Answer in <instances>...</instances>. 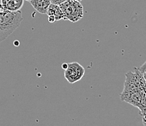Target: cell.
I'll list each match as a JSON object with an SVG mask.
<instances>
[{"mask_svg": "<svg viewBox=\"0 0 146 126\" xmlns=\"http://www.w3.org/2000/svg\"><path fill=\"white\" fill-rule=\"evenodd\" d=\"M64 14L65 20L76 22L84 17V8L77 0H67L60 5Z\"/></svg>", "mask_w": 146, "mask_h": 126, "instance_id": "2", "label": "cell"}, {"mask_svg": "<svg viewBox=\"0 0 146 126\" xmlns=\"http://www.w3.org/2000/svg\"><path fill=\"white\" fill-rule=\"evenodd\" d=\"M85 70L83 66L76 62L68 63L67 68L65 70L64 77L69 83H75L83 78Z\"/></svg>", "mask_w": 146, "mask_h": 126, "instance_id": "3", "label": "cell"}, {"mask_svg": "<svg viewBox=\"0 0 146 126\" xmlns=\"http://www.w3.org/2000/svg\"><path fill=\"white\" fill-rule=\"evenodd\" d=\"M143 77H144L145 80V81H146V72L143 73Z\"/></svg>", "mask_w": 146, "mask_h": 126, "instance_id": "13", "label": "cell"}, {"mask_svg": "<svg viewBox=\"0 0 146 126\" xmlns=\"http://www.w3.org/2000/svg\"><path fill=\"white\" fill-rule=\"evenodd\" d=\"M29 2L34 10L41 14H47L49 7L52 4L50 0H31Z\"/></svg>", "mask_w": 146, "mask_h": 126, "instance_id": "5", "label": "cell"}, {"mask_svg": "<svg viewBox=\"0 0 146 126\" xmlns=\"http://www.w3.org/2000/svg\"><path fill=\"white\" fill-rule=\"evenodd\" d=\"M142 122H143V124L144 126H146V115L144 116H142Z\"/></svg>", "mask_w": 146, "mask_h": 126, "instance_id": "10", "label": "cell"}, {"mask_svg": "<svg viewBox=\"0 0 146 126\" xmlns=\"http://www.w3.org/2000/svg\"><path fill=\"white\" fill-rule=\"evenodd\" d=\"M68 63H63V64L62 65V67H63V69L66 70V69L68 67Z\"/></svg>", "mask_w": 146, "mask_h": 126, "instance_id": "11", "label": "cell"}, {"mask_svg": "<svg viewBox=\"0 0 146 126\" xmlns=\"http://www.w3.org/2000/svg\"><path fill=\"white\" fill-rule=\"evenodd\" d=\"M47 15L54 17L56 21H59L61 20L65 19L64 14H63V10L60 8V5L51 4L50 7H49Z\"/></svg>", "mask_w": 146, "mask_h": 126, "instance_id": "6", "label": "cell"}, {"mask_svg": "<svg viewBox=\"0 0 146 126\" xmlns=\"http://www.w3.org/2000/svg\"><path fill=\"white\" fill-rule=\"evenodd\" d=\"M24 0H1V5L5 10L11 12L20 11L23 6Z\"/></svg>", "mask_w": 146, "mask_h": 126, "instance_id": "4", "label": "cell"}, {"mask_svg": "<svg viewBox=\"0 0 146 126\" xmlns=\"http://www.w3.org/2000/svg\"><path fill=\"white\" fill-rule=\"evenodd\" d=\"M23 19L21 11L11 12L5 10L2 7L0 0V43L19 27Z\"/></svg>", "mask_w": 146, "mask_h": 126, "instance_id": "1", "label": "cell"}, {"mask_svg": "<svg viewBox=\"0 0 146 126\" xmlns=\"http://www.w3.org/2000/svg\"><path fill=\"white\" fill-rule=\"evenodd\" d=\"M51 1L52 4H54V5H60L61 4H63V2H66L67 0H50Z\"/></svg>", "mask_w": 146, "mask_h": 126, "instance_id": "7", "label": "cell"}, {"mask_svg": "<svg viewBox=\"0 0 146 126\" xmlns=\"http://www.w3.org/2000/svg\"><path fill=\"white\" fill-rule=\"evenodd\" d=\"M26 1H29V2H30L31 0H26Z\"/></svg>", "mask_w": 146, "mask_h": 126, "instance_id": "16", "label": "cell"}, {"mask_svg": "<svg viewBox=\"0 0 146 126\" xmlns=\"http://www.w3.org/2000/svg\"><path fill=\"white\" fill-rule=\"evenodd\" d=\"M145 68H146V61L144 62V64H143L141 66H140V67H139V70H140V72L144 73V71L145 70Z\"/></svg>", "mask_w": 146, "mask_h": 126, "instance_id": "8", "label": "cell"}, {"mask_svg": "<svg viewBox=\"0 0 146 126\" xmlns=\"http://www.w3.org/2000/svg\"><path fill=\"white\" fill-rule=\"evenodd\" d=\"M77 1H79V2H81V1H82V0H77Z\"/></svg>", "mask_w": 146, "mask_h": 126, "instance_id": "15", "label": "cell"}, {"mask_svg": "<svg viewBox=\"0 0 146 126\" xmlns=\"http://www.w3.org/2000/svg\"><path fill=\"white\" fill-rule=\"evenodd\" d=\"M47 20H48V21L50 22H54L56 21L55 20V18H54L53 16H51V15H48V18H47Z\"/></svg>", "mask_w": 146, "mask_h": 126, "instance_id": "9", "label": "cell"}, {"mask_svg": "<svg viewBox=\"0 0 146 126\" xmlns=\"http://www.w3.org/2000/svg\"><path fill=\"white\" fill-rule=\"evenodd\" d=\"M20 44V42L18 41H15L14 42V45L15 46H19Z\"/></svg>", "mask_w": 146, "mask_h": 126, "instance_id": "12", "label": "cell"}, {"mask_svg": "<svg viewBox=\"0 0 146 126\" xmlns=\"http://www.w3.org/2000/svg\"><path fill=\"white\" fill-rule=\"evenodd\" d=\"M146 72V68H145V71H144V73H145Z\"/></svg>", "mask_w": 146, "mask_h": 126, "instance_id": "14", "label": "cell"}]
</instances>
